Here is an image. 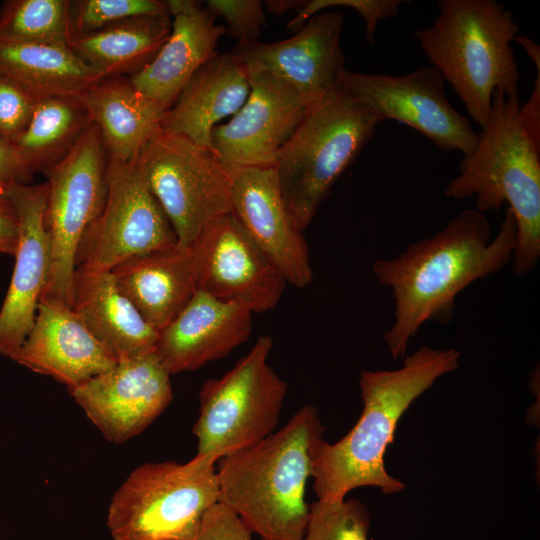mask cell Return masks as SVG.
<instances>
[{
    "label": "cell",
    "instance_id": "obj_1",
    "mask_svg": "<svg viewBox=\"0 0 540 540\" xmlns=\"http://www.w3.org/2000/svg\"><path fill=\"white\" fill-rule=\"evenodd\" d=\"M516 234L509 208L493 238L486 215L466 209L432 237L409 244L393 259L374 262L375 278L390 288L394 300V321L383 336L394 360L405 356L424 323L452 320L463 289L511 263Z\"/></svg>",
    "mask_w": 540,
    "mask_h": 540
},
{
    "label": "cell",
    "instance_id": "obj_25",
    "mask_svg": "<svg viewBox=\"0 0 540 540\" xmlns=\"http://www.w3.org/2000/svg\"><path fill=\"white\" fill-rule=\"evenodd\" d=\"M103 138L108 158L135 159L160 130L166 110L140 93L128 76L105 77L78 97Z\"/></svg>",
    "mask_w": 540,
    "mask_h": 540
},
{
    "label": "cell",
    "instance_id": "obj_26",
    "mask_svg": "<svg viewBox=\"0 0 540 540\" xmlns=\"http://www.w3.org/2000/svg\"><path fill=\"white\" fill-rule=\"evenodd\" d=\"M171 26L170 14L136 16L73 38L68 46L104 78L132 76L153 61Z\"/></svg>",
    "mask_w": 540,
    "mask_h": 540
},
{
    "label": "cell",
    "instance_id": "obj_21",
    "mask_svg": "<svg viewBox=\"0 0 540 540\" xmlns=\"http://www.w3.org/2000/svg\"><path fill=\"white\" fill-rule=\"evenodd\" d=\"M171 32L153 61L128 76L134 87L166 111L174 104L194 73L217 51L226 28L204 4L194 0H167Z\"/></svg>",
    "mask_w": 540,
    "mask_h": 540
},
{
    "label": "cell",
    "instance_id": "obj_37",
    "mask_svg": "<svg viewBox=\"0 0 540 540\" xmlns=\"http://www.w3.org/2000/svg\"><path fill=\"white\" fill-rule=\"evenodd\" d=\"M19 220L9 197L0 192V253L15 254L18 242Z\"/></svg>",
    "mask_w": 540,
    "mask_h": 540
},
{
    "label": "cell",
    "instance_id": "obj_19",
    "mask_svg": "<svg viewBox=\"0 0 540 540\" xmlns=\"http://www.w3.org/2000/svg\"><path fill=\"white\" fill-rule=\"evenodd\" d=\"M11 359L68 389L110 370L118 361L71 306L48 297L40 299L33 326Z\"/></svg>",
    "mask_w": 540,
    "mask_h": 540
},
{
    "label": "cell",
    "instance_id": "obj_31",
    "mask_svg": "<svg viewBox=\"0 0 540 540\" xmlns=\"http://www.w3.org/2000/svg\"><path fill=\"white\" fill-rule=\"evenodd\" d=\"M169 14L162 0L70 1L71 39L94 33L118 21L144 15Z\"/></svg>",
    "mask_w": 540,
    "mask_h": 540
},
{
    "label": "cell",
    "instance_id": "obj_2",
    "mask_svg": "<svg viewBox=\"0 0 540 540\" xmlns=\"http://www.w3.org/2000/svg\"><path fill=\"white\" fill-rule=\"evenodd\" d=\"M453 348L422 346L396 370L362 371L359 387L362 413L353 428L335 443L320 440L312 450V478L319 500L344 499L359 487H378L384 494L405 485L384 465L397 424L414 400L435 381L459 367Z\"/></svg>",
    "mask_w": 540,
    "mask_h": 540
},
{
    "label": "cell",
    "instance_id": "obj_12",
    "mask_svg": "<svg viewBox=\"0 0 540 540\" xmlns=\"http://www.w3.org/2000/svg\"><path fill=\"white\" fill-rule=\"evenodd\" d=\"M445 80L433 66L405 75L367 74L344 70L342 86L366 103L380 122L407 125L444 151L470 154L480 134L447 98Z\"/></svg>",
    "mask_w": 540,
    "mask_h": 540
},
{
    "label": "cell",
    "instance_id": "obj_38",
    "mask_svg": "<svg viewBox=\"0 0 540 540\" xmlns=\"http://www.w3.org/2000/svg\"><path fill=\"white\" fill-rule=\"evenodd\" d=\"M518 117L527 135L540 148V70H537L531 96L519 106Z\"/></svg>",
    "mask_w": 540,
    "mask_h": 540
},
{
    "label": "cell",
    "instance_id": "obj_32",
    "mask_svg": "<svg viewBox=\"0 0 540 540\" xmlns=\"http://www.w3.org/2000/svg\"><path fill=\"white\" fill-rule=\"evenodd\" d=\"M403 0H305L303 7L286 25L291 32H297L306 21L320 12L332 7H346L354 9L365 21L366 38L370 44L374 42V35L381 20L395 17Z\"/></svg>",
    "mask_w": 540,
    "mask_h": 540
},
{
    "label": "cell",
    "instance_id": "obj_15",
    "mask_svg": "<svg viewBox=\"0 0 540 540\" xmlns=\"http://www.w3.org/2000/svg\"><path fill=\"white\" fill-rule=\"evenodd\" d=\"M170 377L153 350L120 359L68 391L104 437L119 444L140 434L169 406Z\"/></svg>",
    "mask_w": 540,
    "mask_h": 540
},
{
    "label": "cell",
    "instance_id": "obj_6",
    "mask_svg": "<svg viewBox=\"0 0 540 540\" xmlns=\"http://www.w3.org/2000/svg\"><path fill=\"white\" fill-rule=\"evenodd\" d=\"M379 123L341 83L309 106L274 163L286 207L302 232Z\"/></svg>",
    "mask_w": 540,
    "mask_h": 540
},
{
    "label": "cell",
    "instance_id": "obj_16",
    "mask_svg": "<svg viewBox=\"0 0 540 540\" xmlns=\"http://www.w3.org/2000/svg\"><path fill=\"white\" fill-rule=\"evenodd\" d=\"M343 26L342 13L323 11L309 18L291 38L236 45L230 52L245 71L269 74L314 101L341 83Z\"/></svg>",
    "mask_w": 540,
    "mask_h": 540
},
{
    "label": "cell",
    "instance_id": "obj_39",
    "mask_svg": "<svg viewBox=\"0 0 540 540\" xmlns=\"http://www.w3.org/2000/svg\"><path fill=\"white\" fill-rule=\"evenodd\" d=\"M269 12L276 15H281L288 10H296L297 12L303 7L305 0H271L264 1Z\"/></svg>",
    "mask_w": 540,
    "mask_h": 540
},
{
    "label": "cell",
    "instance_id": "obj_36",
    "mask_svg": "<svg viewBox=\"0 0 540 540\" xmlns=\"http://www.w3.org/2000/svg\"><path fill=\"white\" fill-rule=\"evenodd\" d=\"M32 176L24 167L13 142L0 137V192L16 184H28Z\"/></svg>",
    "mask_w": 540,
    "mask_h": 540
},
{
    "label": "cell",
    "instance_id": "obj_13",
    "mask_svg": "<svg viewBox=\"0 0 540 540\" xmlns=\"http://www.w3.org/2000/svg\"><path fill=\"white\" fill-rule=\"evenodd\" d=\"M188 248L199 290L252 313L279 303L287 282L232 212L209 222Z\"/></svg>",
    "mask_w": 540,
    "mask_h": 540
},
{
    "label": "cell",
    "instance_id": "obj_3",
    "mask_svg": "<svg viewBox=\"0 0 540 540\" xmlns=\"http://www.w3.org/2000/svg\"><path fill=\"white\" fill-rule=\"evenodd\" d=\"M324 431L318 409L305 405L266 438L218 460V502L262 540H301L312 450Z\"/></svg>",
    "mask_w": 540,
    "mask_h": 540
},
{
    "label": "cell",
    "instance_id": "obj_24",
    "mask_svg": "<svg viewBox=\"0 0 540 540\" xmlns=\"http://www.w3.org/2000/svg\"><path fill=\"white\" fill-rule=\"evenodd\" d=\"M71 307L117 360L155 349L158 331L121 293L110 271L76 268Z\"/></svg>",
    "mask_w": 540,
    "mask_h": 540
},
{
    "label": "cell",
    "instance_id": "obj_40",
    "mask_svg": "<svg viewBox=\"0 0 540 540\" xmlns=\"http://www.w3.org/2000/svg\"><path fill=\"white\" fill-rule=\"evenodd\" d=\"M525 49L528 56L533 61L535 68L540 70V48L539 46L530 38L524 35H517L515 40Z\"/></svg>",
    "mask_w": 540,
    "mask_h": 540
},
{
    "label": "cell",
    "instance_id": "obj_34",
    "mask_svg": "<svg viewBox=\"0 0 540 540\" xmlns=\"http://www.w3.org/2000/svg\"><path fill=\"white\" fill-rule=\"evenodd\" d=\"M41 98L0 74V137L14 142L27 128Z\"/></svg>",
    "mask_w": 540,
    "mask_h": 540
},
{
    "label": "cell",
    "instance_id": "obj_28",
    "mask_svg": "<svg viewBox=\"0 0 540 540\" xmlns=\"http://www.w3.org/2000/svg\"><path fill=\"white\" fill-rule=\"evenodd\" d=\"M90 123L77 97H44L13 144L31 176L45 173L71 151Z\"/></svg>",
    "mask_w": 540,
    "mask_h": 540
},
{
    "label": "cell",
    "instance_id": "obj_27",
    "mask_svg": "<svg viewBox=\"0 0 540 540\" xmlns=\"http://www.w3.org/2000/svg\"><path fill=\"white\" fill-rule=\"evenodd\" d=\"M0 74L39 98L78 97L104 78L69 46L0 41Z\"/></svg>",
    "mask_w": 540,
    "mask_h": 540
},
{
    "label": "cell",
    "instance_id": "obj_22",
    "mask_svg": "<svg viewBox=\"0 0 540 540\" xmlns=\"http://www.w3.org/2000/svg\"><path fill=\"white\" fill-rule=\"evenodd\" d=\"M250 93L247 74L231 52H216L186 83L162 117L160 129L211 150L218 122L233 116Z\"/></svg>",
    "mask_w": 540,
    "mask_h": 540
},
{
    "label": "cell",
    "instance_id": "obj_33",
    "mask_svg": "<svg viewBox=\"0 0 540 540\" xmlns=\"http://www.w3.org/2000/svg\"><path fill=\"white\" fill-rule=\"evenodd\" d=\"M204 6L214 18L225 19L226 31L236 40V45L259 41L267 23L263 4L259 0H207Z\"/></svg>",
    "mask_w": 540,
    "mask_h": 540
},
{
    "label": "cell",
    "instance_id": "obj_8",
    "mask_svg": "<svg viewBox=\"0 0 540 540\" xmlns=\"http://www.w3.org/2000/svg\"><path fill=\"white\" fill-rule=\"evenodd\" d=\"M270 336L258 337L250 351L199 393L193 427L195 456L215 462L272 434L287 394V383L269 365Z\"/></svg>",
    "mask_w": 540,
    "mask_h": 540
},
{
    "label": "cell",
    "instance_id": "obj_10",
    "mask_svg": "<svg viewBox=\"0 0 540 540\" xmlns=\"http://www.w3.org/2000/svg\"><path fill=\"white\" fill-rule=\"evenodd\" d=\"M137 161L178 246L188 248L209 222L231 212V175L210 149L160 129Z\"/></svg>",
    "mask_w": 540,
    "mask_h": 540
},
{
    "label": "cell",
    "instance_id": "obj_17",
    "mask_svg": "<svg viewBox=\"0 0 540 540\" xmlns=\"http://www.w3.org/2000/svg\"><path fill=\"white\" fill-rule=\"evenodd\" d=\"M230 175L231 212L244 231L287 283L309 285V248L286 207L275 167L240 168Z\"/></svg>",
    "mask_w": 540,
    "mask_h": 540
},
{
    "label": "cell",
    "instance_id": "obj_20",
    "mask_svg": "<svg viewBox=\"0 0 540 540\" xmlns=\"http://www.w3.org/2000/svg\"><path fill=\"white\" fill-rule=\"evenodd\" d=\"M252 312L197 290L184 309L158 332L155 353L171 374L193 371L246 342Z\"/></svg>",
    "mask_w": 540,
    "mask_h": 540
},
{
    "label": "cell",
    "instance_id": "obj_29",
    "mask_svg": "<svg viewBox=\"0 0 540 540\" xmlns=\"http://www.w3.org/2000/svg\"><path fill=\"white\" fill-rule=\"evenodd\" d=\"M70 1L7 0L0 7V41L68 46Z\"/></svg>",
    "mask_w": 540,
    "mask_h": 540
},
{
    "label": "cell",
    "instance_id": "obj_4",
    "mask_svg": "<svg viewBox=\"0 0 540 540\" xmlns=\"http://www.w3.org/2000/svg\"><path fill=\"white\" fill-rule=\"evenodd\" d=\"M519 106V93L493 94L478 144L464 155L444 194L456 200L475 196V210L483 214L503 205L511 210L517 234L510 264L524 276L540 258V148L522 127Z\"/></svg>",
    "mask_w": 540,
    "mask_h": 540
},
{
    "label": "cell",
    "instance_id": "obj_9",
    "mask_svg": "<svg viewBox=\"0 0 540 540\" xmlns=\"http://www.w3.org/2000/svg\"><path fill=\"white\" fill-rule=\"evenodd\" d=\"M108 154L98 127L90 123L71 151L45 172L48 194L44 225L50 269L42 296L72 305L76 255L106 198Z\"/></svg>",
    "mask_w": 540,
    "mask_h": 540
},
{
    "label": "cell",
    "instance_id": "obj_5",
    "mask_svg": "<svg viewBox=\"0 0 540 540\" xmlns=\"http://www.w3.org/2000/svg\"><path fill=\"white\" fill-rule=\"evenodd\" d=\"M434 22L415 31L423 53L485 127L495 92H518L520 73L511 43L518 34L513 13L495 0H438Z\"/></svg>",
    "mask_w": 540,
    "mask_h": 540
},
{
    "label": "cell",
    "instance_id": "obj_30",
    "mask_svg": "<svg viewBox=\"0 0 540 540\" xmlns=\"http://www.w3.org/2000/svg\"><path fill=\"white\" fill-rule=\"evenodd\" d=\"M370 514L355 499L317 500L301 540H369Z\"/></svg>",
    "mask_w": 540,
    "mask_h": 540
},
{
    "label": "cell",
    "instance_id": "obj_18",
    "mask_svg": "<svg viewBox=\"0 0 540 540\" xmlns=\"http://www.w3.org/2000/svg\"><path fill=\"white\" fill-rule=\"evenodd\" d=\"M47 182L11 186L6 195L19 220L15 264L0 309V355L11 358L31 330L49 276L50 246L44 225Z\"/></svg>",
    "mask_w": 540,
    "mask_h": 540
},
{
    "label": "cell",
    "instance_id": "obj_23",
    "mask_svg": "<svg viewBox=\"0 0 540 540\" xmlns=\"http://www.w3.org/2000/svg\"><path fill=\"white\" fill-rule=\"evenodd\" d=\"M110 272L121 293L158 332L198 290L191 251L178 245L129 258Z\"/></svg>",
    "mask_w": 540,
    "mask_h": 540
},
{
    "label": "cell",
    "instance_id": "obj_35",
    "mask_svg": "<svg viewBox=\"0 0 540 540\" xmlns=\"http://www.w3.org/2000/svg\"><path fill=\"white\" fill-rule=\"evenodd\" d=\"M252 534L233 511L217 502L205 513L190 540H253Z\"/></svg>",
    "mask_w": 540,
    "mask_h": 540
},
{
    "label": "cell",
    "instance_id": "obj_7",
    "mask_svg": "<svg viewBox=\"0 0 540 540\" xmlns=\"http://www.w3.org/2000/svg\"><path fill=\"white\" fill-rule=\"evenodd\" d=\"M215 461L145 463L114 494L107 526L114 540H190L219 500Z\"/></svg>",
    "mask_w": 540,
    "mask_h": 540
},
{
    "label": "cell",
    "instance_id": "obj_14",
    "mask_svg": "<svg viewBox=\"0 0 540 540\" xmlns=\"http://www.w3.org/2000/svg\"><path fill=\"white\" fill-rule=\"evenodd\" d=\"M245 72L250 83L247 100L227 123L215 126L211 133V151L229 173L274 166L315 101L269 74Z\"/></svg>",
    "mask_w": 540,
    "mask_h": 540
},
{
    "label": "cell",
    "instance_id": "obj_11",
    "mask_svg": "<svg viewBox=\"0 0 540 540\" xmlns=\"http://www.w3.org/2000/svg\"><path fill=\"white\" fill-rule=\"evenodd\" d=\"M106 198L86 230L76 268L111 271L125 260L178 245L175 231L137 161L108 158Z\"/></svg>",
    "mask_w": 540,
    "mask_h": 540
}]
</instances>
